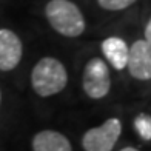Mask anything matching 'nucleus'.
<instances>
[{
  "mask_svg": "<svg viewBox=\"0 0 151 151\" xmlns=\"http://www.w3.org/2000/svg\"><path fill=\"white\" fill-rule=\"evenodd\" d=\"M68 71L60 60L42 57L31 70V86L40 97H51L65 90Z\"/></svg>",
  "mask_w": 151,
  "mask_h": 151,
  "instance_id": "f03ea898",
  "label": "nucleus"
},
{
  "mask_svg": "<svg viewBox=\"0 0 151 151\" xmlns=\"http://www.w3.org/2000/svg\"><path fill=\"white\" fill-rule=\"evenodd\" d=\"M134 128L143 140L147 142L151 140V117L148 114L145 113L137 114V117L134 119Z\"/></svg>",
  "mask_w": 151,
  "mask_h": 151,
  "instance_id": "1a4fd4ad",
  "label": "nucleus"
},
{
  "mask_svg": "<svg viewBox=\"0 0 151 151\" xmlns=\"http://www.w3.org/2000/svg\"><path fill=\"white\" fill-rule=\"evenodd\" d=\"M82 88L90 99L99 100L111 90V74L104 59L93 57L86 62L82 74Z\"/></svg>",
  "mask_w": 151,
  "mask_h": 151,
  "instance_id": "7ed1b4c3",
  "label": "nucleus"
},
{
  "mask_svg": "<svg viewBox=\"0 0 151 151\" xmlns=\"http://www.w3.org/2000/svg\"><path fill=\"white\" fill-rule=\"evenodd\" d=\"M137 0H97V3L100 8H104L106 11H122L129 8L133 3H136Z\"/></svg>",
  "mask_w": 151,
  "mask_h": 151,
  "instance_id": "9d476101",
  "label": "nucleus"
},
{
  "mask_svg": "<svg viewBox=\"0 0 151 151\" xmlns=\"http://www.w3.org/2000/svg\"><path fill=\"white\" fill-rule=\"evenodd\" d=\"M23 56V43L14 31L0 28V71H12Z\"/></svg>",
  "mask_w": 151,
  "mask_h": 151,
  "instance_id": "423d86ee",
  "label": "nucleus"
},
{
  "mask_svg": "<svg viewBox=\"0 0 151 151\" xmlns=\"http://www.w3.org/2000/svg\"><path fill=\"white\" fill-rule=\"evenodd\" d=\"M143 34H145V39L147 42L151 43V20H147V25H145V29H143Z\"/></svg>",
  "mask_w": 151,
  "mask_h": 151,
  "instance_id": "9b49d317",
  "label": "nucleus"
},
{
  "mask_svg": "<svg viewBox=\"0 0 151 151\" xmlns=\"http://www.w3.org/2000/svg\"><path fill=\"white\" fill-rule=\"evenodd\" d=\"M127 70L137 80L147 82L151 79V43L147 40H136L128 50Z\"/></svg>",
  "mask_w": 151,
  "mask_h": 151,
  "instance_id": "39448f33",
  "label": "nucleus"
},
{
  "mask_svg": "<svg viewBox=\"0 0 151 151\" xmlns=\"http://www.w3.org/2000/svg\"><path fill=\"white\" fill-rule=\"evenodd\" d=\"M45 16L51 28L63 37H79L86 28L80 8L71 0H50L45 6Z\"/></svg>",
  "mask_w": 151,
  "mask_h": 151,
  "instance_id": "f257e3e1",
  "label": "nucleus"
},
{
  "mask_svg": "<svg viewBox=\"0 0 151 151\" xmlns=\"http://www.w3.org/2000/svg\"><path fill=\"white\" fill-rule=\"evenodd\" d=\"M122 134V122L117 117H109L102 125L93 127L82 136V147L85 151H113Z\"/></svg>",
  "mask_w": 151,
  "mask_h": 151,
  "instance_id": "20e7f679",
  "label": "nucleus"
},
{
  "mask_svg": "<svg viewBox=\"0 0 151 151\" xmlns=\"http://www.w3.org/2000/svg\"><path fill=\"white\" fill-rule=\"evenodd\" d=\"M120 151H140V150H137L134 147H125V148H122Z\"/></svg>",
  "mask_w": 151,
  "mask_h": 151,
  "instance_id": "f8f14e48",
  "label": "nucleus"
},
{
  "mask_svg": "<svg viewBox=\"0 0 151 151\" xmlns=\"http://www.w3.org/2000/svg\"><path fill=\"white\" fill-rule=\"evenodd\" d=\"M100 50L104 57L106 59V62L111 65L114 70H125L127 66V59H128V50L129 46L127 45V42L120 37H106L100 45Z\"/></svg>",
  "mask_w": 151,
  "mask_h": 151,
  "instance_id": "6e6552de",
  "label": "nucleus"
},
{
  "mask_svg": "<svg viewBox=\"0 0 151 151\" xmlns=\"http://www.w3.org/2000/svg\"><path fill=\"white\" fill-rule=\"evenodd\" d=\"M32 151H73L70 139L56 129L39 131L31 140Z\"/></svg>",
  "mask_w": 151,
  "mask_h": 151,
  "instance_id": "0eeeda50",
  "label": "nucleus"
},
{
  "mask_svg": "<svg viewBox=\"0 0 151 151\" xmlns=\"http://www.w3.org/2000/svg\"><path fill=\"white\" fill-rule=\"evenodd\" d=\"M0 100H2V93H0Z\"/></svg>",
  "mask_w": 151,
  "mask_h": 151,
  "instance_id": "ddd939ff",
  "label": "nucleus"
}]
</instances>
